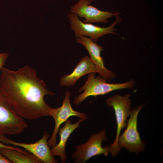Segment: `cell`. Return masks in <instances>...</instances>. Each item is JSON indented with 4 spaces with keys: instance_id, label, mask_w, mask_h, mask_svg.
Here are the masks:
<instances>
[{
    "instance_id": "cell-8",
    "label": "cell",
    "mask_w": 163,
    "mask_h": 163,
    "mask_svg": "<svg viewBox=\"0 0 163 163\" xmlns=\"http://www.w3.org/2000/svg\"><path fill=\"white\" fill-rule=\"evenodd\" d=\"M71 93L68 90L66 91L65 97L63 99L62 106L58 108H50L49 116H52L55 122L54 128L50 139L47 141L50 147H53L57 144L56 135L61 125L66 122L71 116H75L80 119L85 120L87 118V114L73 110L71 106L70 97Z\"/></svg>"
},
{
    "instance_id": "cell-4",
    "label": "cell",
    "mask_w": 163,
    "mask_h": 163,
    "mask_svg": "<svg viewBox=\"0 0 163 163\" xmlns=\"http://www.w3.org/2000/svg\"><path fill=\"white\" fill-rule=\"evenodd\" d=\"M145 105L137 106L132 110L130 118L127 120L126 129L118 139L117 145L120 149L125 147L130 152L136 154L145 150L146 143L141 140L137 128L138 115Z\"/></svg>"
},
{
    "instance_id": "cell-3",
    "label": "cell",
    "mask_w": 163,
    "mask_h": 163,
    "mask_svg": "<svg viewBox=\"0 0 163 163\" xmlns=\"http://www.w3.org/2000/svg\"><path fill=\"white\" fill-rule=\"evenodd\" d=\"M131 94H126L123 96L114 95L107 98L106 103L109 107H112L115 112L117 125V134L115 141L110 145L112 156H116L121 150L118 147L117 141L121 130L127 126L125 122L132 111Z\"/></svg>"
},
{
    "instance_id": "cell-13",
    "label": "cell",
    "mask_w": 163,
    "mask_h": 163,
    "mask_svg": "<svg viewBox=\"0 0 163 163\" xmlns=\"http://www.w3.org/2000/svg\"><path fill=\"white\" fill-rule=\"evenodd\" d=\"M84 121L80 119L79 121L75 124L71 123V121L67 120L64 126L59 130V134L60 137V141L50 149L52 155L54 156H59L62 163H64L66 160L67 156L65 152V147L66 142L70 134L79 126L80 123Z\"/></svg>"
},
{
    "instance_id": "cell-16",
    "label": "cell",
    "mask_w": 163,
    "mask_h": 163,
    "mask_svg": "<svg viewBox=\"0 0 163 163\" xmlns=\"http://www.w3.org/2000/svg\"><path fill=\"white\" fill-rule=\"evenodd\" d=\"M0 148H5L11 149L18 151L25 154H26L27 152V151L23 150L20 148L14 147L11 146L5 145L3 144V143L0 142Z\"/></svg>"
},
{
    "instance_id": "cell-17",
    "label": "cell",
    "mask_w": 163,
    "mask_h": 163,
    "mask_svg": "<svg viewBox=\"0 0 163 163\" xmlns=\"http://www.w3.org/2000/svg\"><path fill=\"white\" fill-rule=\"evenodd\" d=\"M11 161L0 153V163H11Z\"/></svg>"
},
{
    "instance_id": "cell-7",
    "label": "cell",
    "mask_w": 163,
    "mask_h": 163,
    "mask_svg": "<svg viewBox=\"0 0 163 163\" xmlns=\"http://www.w3.org/2000/svg\"><path fill=\"white\" fill-rule=\"evenodd\" d=\"M115 21L110 26L102 27L90 23L82 22L76 14L72 13L68 14L71 24V29L74 30L75 37L88 36L89 38L94 42H96L102 36L107 34L114 33L115 30L114 26L121 20V18L117 15Z\"/></svg>"
},
{
    "instance_id": "cell-11",
    "label": "cell",
    "mask_w": 163,
    "mask_h": 163,
    "mask_svg": "<svg viewBox=\"0 0 163 163\" xmlns=\"http://www.w3.org/2000/svg\"><path fill=\"white\" fill-rule=\"evenodd\" d=\"M96 72L98 73L101 76L108 80L106 74L94 64L90 58L88 56H85L82 58L71 74L65 75L60 78L59 82L61 86H72L83 76Z\"/></svg>"
},
{
    "instance_id": "cell-5",
    "label": "cell",
    "mask_w": 163,
    "mask_h": 163,
    "mask_svg": "<svg viewBox=\"0 0 163 163\" xmlns=\"http://www.w3.org/2000/svg\"><path fill=\"white\" fill-rule=\"evenodd\" d=\"M27 127L24 119L14 111L0 88V135L18 134Z\"/></svg>"
},
{
    "instance_id": "cell-6",
    "label": "cell",
    "mask_w": 163,
    "mask_h": 163,
    "mask_svg": "<svg viewBox=\"0 0 163 163\" xmlns=\"http://www.w3.org/2000/svg\"><path fill=\"white\" fill-rule=\"evenodd\" d=\"M108 141L106 136L105 129L99 133L92 134L84 144L76 146V151L72 155L75 163H85L90 158L95 155L103 154L107 156L110 152V145L104 148L101 146L102 141Z\"/></svg>"
},
{
    "instance_id": "cell-9",
    "label": "cell",
    "mask_w": 163,
    "mask_h": 163,
    "mask_svg": "<svg viewBox=\"0 0 163 163\" xmlns=\"http://www.w3.org/2000/svg\"><path fill=\"white\" fill-rule=\"evenodd\" d=\"M49 136L48 133L45 131L42 137L37 142L30 144L15 142L7 137L5 135H0V142L6 144L21 147L32 153L42 163H57V160L52 155L48 145L47 140Z\"/></svg>"
},
{
    "instance_id": "cell-1",
    "label": "cell",
    "mask_w": 163,
    "mask_h": 163,
    "mask_svg": "<svg viewBox=\"0 0 163 163\" xmlns=\"http://www.w3.org/2000/svg\"><path fill=\"white\" fill-rule=\"evenodd\" d=\"M0 71V88L17 115L29 120L49 116L51 107L44 97L55 94L46 89L35 69L26 65L14 71L3 66Z\"/></svg>"
},
{
    "instance_id": "cell-14",
    "label": "cell",
    "mask_w": 163,
    "mask_h": 163,
    "mask_svg": "<svg viewBox=\"0 0 163 163\" xmlns=\"http://www.w3.org/2000/svg\"><path fill=\"white\" fill-rule=\"evenodd\" d=\"M0 153L12 163H42L39 159L29 152L25 154L11 149L0 148Z\"/></svg>"
},
{
    "instance_id": "cell-12",
    "label": "cell",
    "mask_w": 163,
    "mask_h": 163,
    "mask_svg": "<svg viewBox=\"0 0 163 163\" xmlns=\"http://www.w3.org/2000/svg\"><path fill=\"white\" fill-rule=\"evenodd\" d=\"M77 43L84 46L88 50L90 59L94 64L107 75L108 80L113 78V72L107 69L104 66L103 58L101 56V53L104 50L102 46L98 45L95 42L86 36H81L77 37Z\"/></svg>"
},
{
    "instance_id": "cell-2",
    "label": "cell",
    "mask_w": 163,
    "mask_h": 163,
    "mask_svg": "<svg viewBox=\"0 0 163 163\" xmlns=\"http://www.w3.org/2000/svg\"><path fill=\"white\" fill-rule=\"evenodd\" d=\"M107 80L101 75L95 77V72L89 73L85 84L78 91L81 92L83 91L84 92L75 97L74 103L78 105L89 96L104 95L123 89H131L135 85V82L132 79L124 83L117 84L107 83Z\"/></svg>"
},
{
    "instance_id": "cell-18",
    "label": "cell",
    "mask_w": 163,
    "mask_h": 163,
    "mask_svg": "<svg viewBox=\"0 0 163 163\" xmlns=\"http://www.w3.org/2000/svg\"><path fill=\"white\" fill-rule=\"evenodd\" d=\"M90 1L91 2H92V1H95V0H90Z\"/></svg>"
},
{
    "instance_id": "cell-10",
    "label": "cell",
    "mask_w": 163,
    "mask_h": 163,
    "mask_svg": "<svg viewBox=\"0 0 163 163\" xmlns=\"http://www.w3.org/2000/svg\"><path fill=\"white\" fill-rule=\"evenodd\" d=\"M90 0H79L71 7V12L77 14L81 18H85L86 23L108 22L107 19L119 13H113L108 11L100 10L91 5Z\"/></svg>"
},
{
    "instance_id": "cell-15",
    "label": "cell",
    "mask_w": 163,
    "mask_h": 163,
    "mask_svg": "<svg viewBox=\"0 0 163 163\" xmlns=\"http://www.w3.org/2000/svg\"><path fill=\"white\" fill-rule=\"evenodd\" d=\"M9 54L7 53H0V71L4 66Z\"/></svg>"
}]
</instances>
